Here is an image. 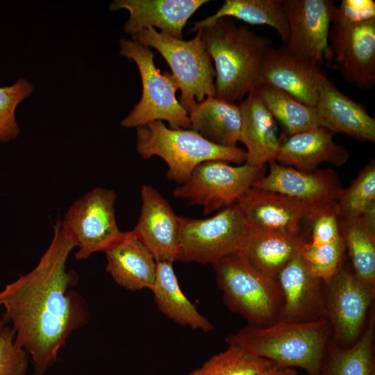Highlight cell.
Returning a JSON list of instances; mask_svg holds the SVG:
<instances>
[{"label": "cell", "mask_w": 375, "mask_h": 375, "mask_svg": "<svg viewBox=\"0 0 375 375\" xmlns=\"http://www.w3.org/2000/svg\"><path fill=\"white\" fill-rule=\"evenodd\" d=\"M73 241L57 221L51 242L37 265L0 291L3 322H10L15 342L31 356L33 375H44L72 333L89 319L85 301L67 271Z\"/></svg>", "instance_id": "obj_1"}, {"label": "cell", "mask_w": 375, "mask_h": 375, "mask_svg": "<svg viewBox=\"0 0 375 375\" xmlns=\"http://www.w3.org/2000/svg\"><path fill=\"white\" fill-rule=\"evenodd\" d=\"M201 34L198 30L193 39L184 40L147 28L131 35L133 40L155 49L167 62L181 90L178 101L188 112L215 92V68Z\"/></svg>", "instance_id": "obj_6"}, {"label": "cell", "mask_w": 375, "mask_h": 375, "mask_svg": "<svg viewBox=\"0 0 375 375\" xmlns=\"http://www.w3.org/2000/svg\"><path fill=\"white\" fill-rule=\"evenodd\" d=\"M265 167L231 165L210 160L197 165L189 178L173 191L176 198L201 206L205 214L233 205L263 175Z\"/></svg>", "instance_id": "obj_9"}, {"label": "cell", "mask_w": 375, "mask_h": 375, "mask_svg": "<svg viewBox=\"0 0 375 375\" xmlns=\"http://www.w3.org/2000/svg\"><path fill=\"white\" fill-rule=\"evenodd\" d=\"M328 43L342 77L360 89L375 84V19L349 25L332 22Z\"/></svg>", "instance_id": "obj_13"}, {"label": "cell", "mask_w": 375, "mask_h": 375, "mask_svg": "<svg viewBox=\"0 0 375 375\" xmlns=\"http://www.w3.org/2000/svg\"><path fill=\"white\" fill-rule=\"evenodd\" d=\"M256 375H297L293 368L282 367L272 364Z\"/></svg>", "instance_id": "obj_38"}, {"label": "cell", "mask_w": 375, "mask_h": 375, "mask_svg": "<svg viewBox=\"0 0 375 375\" xmlns=\"http://www.w3.org/2000/svg\"><path fill=\"white\" fill-rule=\"evenodd\" d=\"M250 228L278 233H308L312 211L303 203L285 195L250 188L236 203Z\"/></svg>", "instance_id": "obj_15"}, {"label": "cell", "mask_w": 375, "mask_h": 375, "mask_svg": "<svg viewBox=\"0 0 375 375\" xmlns=\"http://www.w3.org/2000/svg\"><path fill=\"white\" fill-rule=\"evenodd\" d=\"M345 251L346 247L341 234L334 241L322 245H313L306 241L301 253L311 274L326 282L342 267Z\"/></svg>", "instance_id": "obj_33"}, {"label": "cell", "mask_w": 375, "mask_h": 375, "mask_svg": "<svg viewBox=\"0 0 375 375\" xmlns=\"http://www.w3.org/2000/svg\"><path fill=\"white\" fill-rule=\"evenodd\" d=\"M201 30L202 42L214 62L215 96L235 103L259 83L272 41L249 27L221 18Z\"/></svg>", "instance_id": "obj_2"}, {"label": "cell", "mask_w": 375, "mask_h": 375, "mask_svg": "<svg viewBox=\"0 0 375 375\" xmlns=\"http://www.w3.org/2000/svg\"><path fill=\"white\" fill-rule=\"evenodd\" d=\"M151 290L160 311L175 323L206 333L212 330L211 322L182 292L173 262H157L156 278Z\"/></svg>", "instance_id": "obj_26"}, {"label": "cell", "mask_w": 375, "mask_h": 375, "mask_svg": "<svg viewBox=\"0 0 375 375\" xmlns=\"http://www.w3.org/2000/svg\"><path fill=\"white\" fill-rule=\"evenodd\" d=\"M249 230L237 203L206 219L179 216V260L212 265L238 253Z\"/></svg>", "instance_id": "obj_8"}, {"label": "cell", "mask_w": 375, "mask_h": 375, "mask_svg": "<svg viewBox=\"0 0 375 375\" xmlns=\"http://www.w3.org/2000/svg\"><path fill=\"white\" fill-rule=\"evenodd\" d=\"M319 126L356 140L375 142V119L360 103L339 90L326 76L315 106Z\"/></svg>", "instance_id": "obj_20"}, {"label": "cell", "mask_w": 375, "mask_h": 375, "mask_svg": "<svg viewBox=\"0 0 375 375\" xmlns=\"http://www.w3.org/2000/svg\"><path fill=\"white\" fill-rule=\"evenodd\" d=\"M136 129L138 153L144 159L161 158L168 167L167 177L179 185L203 162L220 160L238 165L247 160L245 150L215 144L190 128L173 129L162 121H154Z\"/></svg>", "instance_id": "obj_4"}, {"label": "cell", "mask_w": 375, "mask_h": 375, "mask_svg": "<svg viewBox=\"0 0 375 375\" xmlns=\"http://www.w3.org/2000/svg\"><path fill=\"white\" fill-rule=\"evenodd\" d=\"M15 334L11 326H5L0 332V375H26L28 353L15 342Z\"/></svg>", "instance_id": "obj_36"}, {"label": "cell", "mask_w": 375, "mask_h": 375, "mask_svg": "<svg viewBox=\"0 0 375 375\" xmlns=\"http://www.w3.org/2000/svg\"><path fill=\"white\" fill-rule=\"evenodd\" d=\"M276 278L283 296L278 319L301 322L325 317L324 282L311 274L301 251Z\"/></svg>", "instance_id": "obj_18"}, {"label": "cell", "mask_w": 375, "mask_h": 375, "mask_svg": "<svg viewBox=\"0 0 375 375\" xmlns=\"http://www.w3.org/2000/svg\"><path fill=\"white\" fill-rule=\"evenodd\" d=\"M367 324L351 345L328 343L320 375H375V315L371 311Z\"/></svg>", "instance_id": "obj_27"}, {"label": "cell", "mask_w": 375, "mask_h": 375, "mask_svg": "<svg viewBox=\"0 0 375 375\" xmlns=\"http://www.w3.org/2000/svg\"><path fill=\"white\" fill-rule=\"evenodd\" d=\"M289 25L285 47L319 65H330L333 55L328 36L336 8L331 0H283Z\"/></svg>", "instance_id": "obj_12"}, {"label": "cell", "mask_w": 375, "mask_h": 375, "mask_svg": "<svg viewBox=\"0 0 375 375\" xmlns=\"http://www.w3.org/2000/svg\"><path fill=\"white\" fill-rule=\"evenodd\" d=\"M190 129L220 146L235 147L240 142L242 112L239 105L210 97L189 112Z\"/></svg>", "instance_id": "obj_25"}, {"label": "cell", "mask_w": 375, "mask_h": 375, "mask_svg": "<svg viewBox=\"0 0 375 375\" xmlns=\"http://www.w3.org/2000/svg\"><path fill=\"white\" fill-rule=\"evenodd\" d=\"M308 242L313 245L330 243L341 236L335 203L312 210L308 219Z\"/></svg>", "instance_id": "obj_35"}, {"label": "cell", "mask_w": 375, "mask_h": 375, "mask_svg": "<svg viewBox=\"0 0 375 375\" xmlns=\"http://www.w3.org/2000/svg\"><path fill=\"white\" fill-rule=\"evenodd\" d=\"M375 19L373 0H342L335 8L332 22L353 25Z\"/></svg>", "instance_id": "obj_37"}, {"label": "cell", "mask_w": 375, "mask_h": 375, "mask_svg": "<svg viewBox=\"0 0 375 375\" xmlns=\"http://www.w3.org/2000/svg\"><path fill=\"white\" fill-rule=\"evenodd\" d=\"M221 18H235L251 25L273 28L285 46L289 38V25L283 0H226L211 16L194 22L192 31L210 26Z\"/></svg>", "instance_id": "obj_28"}, {"label": "cell", "mask_w": 375, "mask_h": 375, "mask_svg": "<svg viewBox=\"0 0 375 375\" xmlns=\"http://www.w3.org/2000/svg\"><path fill=\"white\" fill-rule=\"evenodd\" d=\"M140 197V215L132 231L157 262L179 260V216L153 187L143 185Z\"/></svg>", "instance_id": "obj_17"}, {"label": "cell", "mask_w": 375, "mask_h": 375, "mask_svg": "<svg viewBox=\"0 0 375 375\" xmlns=\"http://www.w3.org/2000/svg\"><path fill=\"white\" fill-rule=\"evenodd\" d=\"M331 327L326 317L310 322L278 319L263 326L248 325L225 338L253 355L282 367L320 375Z\"/></svg>", "instance_id": "obj_3"}, {"label": "cell", "mask_w": 375, "mask_h": 375, "mask_svg": "<svg viewBox=\"0 0 375 375\" xmlns=\"http://www.w3.org/2000/svg\"><path fill=\"white\" fill-rule=\"evenodd\" d=\"M308 240V233L291 234L249 228L238 253L257 272L276 278Z\"/></svg>", "instance_id": "obj_23"}, {"label": "cell", "mask_w": 375, "mask_h": 375, "mask_svg": "<svg viewBox=\"0 0 375 375\" xmlns=\"http://www.w3.org/2000/svg\"><path fill=\"white\" fill-rule=\"evenodd\" d=\"M3 327H4V323L3 322L2 319H0V332L2 331Z\"/></svg>", "instance_id": "obj_39"}, {"label": "cell", "mask_w": 375, "mask_h": 375, "mask_svg": "<svg viewBox=\"0 0 375 375\" xmlns=\"http://www.w3.org/2000/svg\"><path fill=\"white\" fill-rule=\"evenodd\" d=\"M289 135L319 126L315 106L306 105L274 87L260 84L253 89Z\"/></svg>", "instance_id": "obj_29"}, {"label": "cell", "mask_w": 375, "mask_h": 375, "mask_svg": "<svg viewBox=\"0 0 375 375\" xmlns=\"http://www.w3.org/2000/svg\"><path fill=\"white\" fill-rule=\"evenodd\" d=\"M269 164L268 173L259 177L253 188L285 195L312 210L335 204L342 190L338 175L331 168L306 172L275 160Z\"/></svg>", "instance_id": "obj_14"}, {"label": "cell", "mask_w": 375, "mask_h": 375, "mask_svg": "<svg viewBox=\"0 0 375 375\" xmlns=\"http://www.w3.org/2000/svg\"><path fill=\"white\" fill-rule=\"evenodd\" d=\"M208 0H115L109 7L112 11L126 9L129 18L124 28L133 35L147 28L183 39V28L194 12Z\"/></svg>", "instance_id": "obj_19"}, {"label": "cell", "mask_w": 375, "mask_h": 375, "mask_svg": "<svg viewBox=\"0 0 375 375\" xmlns=\"http://www.w3.org/2000/svg\"><path fill=\"white\" fill-rule=\"evenodd\" d=\"M272 364L239 346L228 344L188 375H256Z\"/></svg>", "instance_id": "obj_31"}, {"label": "cell", "mask_w": 375, "mask_h": 375, "mask_svg": "<svg viewBox=\"0 0 375 375\" xmlns=\"http://www.w3.org/2000/svg\"><path fill=\"white\" fill-rule=\"evenodd\" d=\"M33 90L31 83L24 78H19L13 85L0 87V142H8L18 136L19 127L15 110Z\"/></svg>", "instance_id": "obj_34"}, {"label": "cell", "mask_w": 375, "mask_h": 375, "mask_svg": "<svg viewBox=\"0 0 375 375\" xmlns=\"http://www.w3.org/2000/svg\"><path fill=\"white\" fill-rule=\"evenodd\" d=\"M120 55L134 61L140 72L142 91L141 99L121 126L137 128L154 121H165L173 129L190 128L189 112L176 96L178 85L169 72L162 74L154 62L150 48L134 40L121 38Z\"/></svg>", "instance_id": "obj_7"}, {"label": "cell", "mask_w": 375, "mask_h": 375, "mask_svg": "<svg viewBox=\"0 0 375 375\" xmlns=\"http://www.w3.org/2000/svg\"><path fill=\"white\" fill-rule=\"evenodd\" d=\"M104 252L106 271L117 285L133 292L152 289L157 261L132 231L124 232Z\"/></svg>", "instance_id": "obj_21"}, {"label": "cell", "mask_w": 375, "mask_h": 375, "mask_svg": "<svg viewBox=\"0 0 375 375\" xmlns=\"http://www.w3.org/2000/svg\"><path fill=\"white\" fill-rule=\"evenodd\" d=\"M375 206V162L371 160L342 190L335 203L340 220L360 217Z\"/></svg>", "instance_id": "obj_32"}, {"label": "cell", "mask_w": 375, "mask_h": 375, "mask_svg": "<svg viewBox=\"0 0 375 375\" xmlns=\"http://www.w3.org/2000/svg\"><path fill=\"white\" fill-rule=\"evenodd\" d=\"M326 77L317 62L283 46L274 47L269 53L258 85L279 89L306 105L315 106Z\"/></svg>", "instance_id": "obj_16"}, {"label": "cell", "mask_w": 375, "mask_h": 375, "mask_svg": "<svg viewBox=\"0 0 375 375\" xmlns=\"http://www.w3.org/2000/svg\"><path fill=\"white\" fill-rule=\"evenodd\" d=\"M239 106L242 112L240 142L247 149L245 163L265 167L276 159L281 144L276 120L253 90Z\"/></svg>", "instance_id": "obj_24"}, {"label": "cell", "mask_w": 375, "mask_h": 375, "mask_svg": "<svg viewBox=\"0 0 375 375\" xmlns=\"http://www.w3.org/2000/svg\"><path fill=\"white\" fill-rule=\"evenodd\" d=\"M334 133L322 126L289 135L281 142L275 160L296 169L311 172L327 162L339 167L348 160L349 153L333 140Z\"/></svg>", "instance_id": "obj_22"}, {"label": "cell", "mask_w": 375, "mask_h": 375, "mask_svg": "<svg viewBox=\"0 0 375 375\" xmlns=\"http://www.w3.org/2000/svg\"><path fill=\"white\" fill-rule=\"evenodd\" d=\"M116 198L113 190L97 187L69 206L60 223L77 249V260L105 251L122 236L115 217Z\"/></svg>", "instance_id": "obj_10"}, {"label": "cell", "mask_w": 375, "mask_h": 375, "mask_svg": "<svg viewBox=\"0 0 375 375\" xmlns=\"http://www.w3.org/2000/svg\"><path fill=\"white\" fill-rule=\"evenodd\" d=\"M325 284V317L333 340L343 347L353 344L367 324L375 290L360 281L343 266Z\"/></svg>", "instance_id": "obj_11"}, {"label": "cell", "mask_w": 375, "mask_h": 375, "mask_svg": "<svg viewBox=\"0 0 375 375\" xmlns=\"http://www.w3.org/2000/svg\"><path fill=\"white\" fill-rule=\"evenodd\" d=\"M212 266L223 301L230 310L252 326H267L279 318L283 296L276 278L257 272L238 253Z\"/></svg>", "instance_id": "obj_5"}, {"label": "cell", "mask_w": 375, "mask_h": 375, "mask_svg": "<svg viewBox=\"0 0 375 375\" xmlns=\"http://www.w3.org/2000/svg\"><path fill=\"white\" fill-rule=\"evenodd\" d=\"M340 227L353 274L375 290V231L360 217L340 220Z\"/></svg>", "instance_id": "obj_30"}]
</instances>
